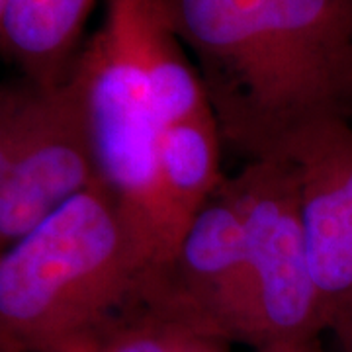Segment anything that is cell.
<instances>
[{
    "label": "cell",
    "instance_id": "14",
    "mask_svg": "<svg viewBox=\"0 0 352 352\" xmlns=\"http://www.w3.org/2000/svg\"><path fill=\"white\" fill-rule=\"evenodd\" d=\"M8 4H10V0H0V41H2V28H4V20H6Z\"/></svg>",
    "mask_w": 352,
    "mask_h": 352
},
{
    "label": "cell",
    "instance_id": "8",
    "mask_svg": "<svg viewBox=\"0 0 352 352\" xmlns=\"http://www.w3.org/2000/svg\"><path fill=\"white\" fill-rule=\"evenodd\" d=\"M221 147L223 139L214 112L200 113L161 129L159 182L164 261L175 252L194 217L226 182L227 176L221 173Z\"/></svg>",
    "mask_w": 352,
    "mask_h": 352
},
{
    "label": "cell",
    "instance_id": "12",
    "mask_svg": "<svg viewBox=\"0 0 352 352\" xmlns=\"http://www.w3.org/2000/svg\"><path fill=\"white\" fill-rule=\"evenodd\" d=\"M331 331L337 335L340 346H342V352H352V309L346 311L342 317H339L333 323Z\"/></svg>",
    "mask_w": 352,
    "mask_h": 352
},
{
    "label": "cell",
    "instance_id": "4",
    "mask_svg": "<svg viewBox=\"0 0 352 352\" xmlns=\"http://www.w3.org/2000/svg\"><path fill=\"white\" fill-rule=\"evenodd\" d=\"M227 182L243 217L249 344L258 351L274 342L315 340L329 325L307 254L296 166L289 159L251 161Z\"/></svg>",
    "mask_w": 352,
    "mask_h": 352
},
{
    "label": "cell",
    "instance_id": "1",
    "mask_svg": "<svg viewBox=\"0 0 352 352\" xmlns=\"http://www.w3.org/2000/svg\"><path fill=\"white\" fill-rule=\"evenodd\" d=\"M200 73L223 145L288 159L317 122L352 120L344 0H157Z\"/></svg>",
    "mask_w": 352,
    "mask_h": 352
},
{
    "label": "cell",
    "instance_id": "7",
    "mask_svg": "<svg viewBox=\"0 0 352 352\" xmlns=\"http://www.w3.org/2000/svg\"><path fill=\"white\" fill-rule=\"evenodd\" d=\"M288 159L298 173L307 254L331 331L352 309V120L309 126Z\"/></svg>",
    "mask_w": 352,
    "mask_h": 352
},
{
    "label": "cell",
    "instance_id": "9",
    "mask_svg": "<svg viewBox=\"0 0 352 352\" xmlns=\"http://www.w3.org/2000/svg\"><path fill=\"white\" fill-rule=\"evenodd\" d=\"M100 0H10L0 57L39 87H59L85 47V30Z\"/></svg>",
    "mask_w": 352,
    "mask_h": 352
},
{
    "label": "cell",
    "instance_id": "11",
    "mask_svg": "<svg viewBox=\"0 0 352 352\" xmlns=\"http://www.w3.org/2000/svg\"><path fill=\"white\" fill-rule=\"evenodd\" d=\"M39 90L24 76L0 80V186L22 145Z\"/></svg>",
    "mask_w": 352,
    "mask_h": 352
},
{
    "label": "cell",
    "instance_id": "10",
    "mask_svg": "<svg viewBox=\"0 0 352 352\" xmlns=\"http://www.w3.org/2000/svg\"><path fill=\"white\" fill-rule=\"evenodd\" d=\"M90 352H229V342L175 315L138 303L102 335Z\"/></svg>",
    "mask_w": 352,
    "mask_h": 352
},
{
    "label": "cell",
    "instance_id": "13",
    "mask_svg": "<svg viewBox=\"0 0 352 352\" xmlns=\"http://www.w3.org/2000/svg\"><path fill=\"white\" fill-rule=\"evenodd\" d=\"M256 352H317V349H315V340H289V342L266 344Z\"/></svg>",
    "mask_w": 352,
    "mask_h": 352
},
{
    "label": "cell",
    "instance_id": "2",
    "mask_svg": "<svg viewBox=\"0 0 352 352\" xmlns=\"http://www.w3.org/2000/svg\"><path fill=\"white\" fill-rule=\"evenodd\" d=\"M149 263L100 180L0 254V352H90Z\"/></svg>",
    "mask_w": 352,
    "mask_h": 352
},
{
    "label": "cell",
    "instance_id": "6",
    "mask_svg": "<svg viewBox=\"0 0 352 352\" xmlns=\"http://www.w3.org/2000/svg\"><path fill=\"white\" fill-rule=\"evenodd\" d=\"M98 180L87 106L71 73L59 87H41L0 186V254Z\"/></svg>",
    "mask_w": 352,
    "mask_h": 352
},
{
    "label": "cell",
    "instance_id": "3",
    "mask_svg": "<svg viewBox=\"0 0 352 352\" xmlns=\"http://www.w3.org/2000/svg\"><path fill=\"white\" fill-rule=\"evenodd\" d=\"M100 182L118 204L151 268L164 261L159 182L161 124L118 10L106 2L104 22L76 59Z\"/></svg>",
    "mask_w": 352,
    "mask_h": 352
},
{
    "label": "cell",
    "instance_id": "5",
    "mask_svg": "<svg viewBox=\"0 0 352 352\" xmlns=\"http://www.w3.org/2000/svg\"><path fill=\"white\" fill-rule=\"evenodd\" d=\"M139 303L227 342L249 344L251 282L243 217L227 178L194 217L175 252L149 268Z\"/></svg>",
    "mask_w": 352,
    "mask_h": 352
},
{
    "label": "cell",
    "instance_id": "15",
    "mask_svg": "<svg viewBox=\"0 0 352 352\" xmlns=\"http://www.w3.org/2000/svg\"><path fill=\"white\" fill-rule=\"evenodd\" d=\"M344 4H346V8H349V12L352 16V0H344Z\"/></svg>",
    "mask_w": 352,
    "mask_h": 352
}]
</instances>
